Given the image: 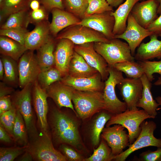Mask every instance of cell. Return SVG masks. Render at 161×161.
Here are the masks:
<instances>
[{"mask_svg":"<svg viewBox=\"0 0 161 161\" xmlns=\"http://www.w3.org/2000/svg\"><path fill=\"white\" fill-rule=\"evenodd\" d=\"M50 125L53 139L57 143L66 144L77 149L82 148L78 124L72 117L58 109H54Z\"/></svg>","mask_w":161,"mask_h":161,"instance_id":"obj_1","label":"cell"},{"mask_svg":"<svg viewBox=\"0 0 161 161\" xmlns=\"http://www.w3.org/2000/svg\"><path fill=\"white\" fill-rule=\"evenodd\" d=\"M72 102L77 116L83 120L104 109L103 92L82 91L75 89Z\"/></svg>","mask_w":161,"mask_h":161,"instance_id":"obj_2","label":"cell"},{"mask_svg":"<svg viewBox=\"0 0 161 161\" xmlns=\"http://www.w3.org/2000/svg\"><path fill=\"white\" fill-rule=\"evenodd\" d=\"M148 118H153L143 109L139 110L138 108L127 109L121 113L112 115L106 123V126L118 124L126 128L128 131L129 142L131 144L133 143L140 134L142 123Z\"/></svg>","mask_w":161,"mask_h":161,"instance_id":"obj_3","label":"cell"},{"mask_svg":"<svg viewBox=\"0 0 161 161\" xmlns=\"http://www.w3.org/2000/svg\"><path fill=\"white\" fill-rule=\"evenodd\" d=\"M94 48L105 60L108 65L125 61H134L131 54L129 46L127 43L120 39L114 38L108 43H94Z\"/></svg>","mask_w":161,"mask_h":161,"instance_id":"obj_4","label":"cell"},{"mask_svg":"<svg viewBox=\"0 0 161 161\" xmlns=\"http://www.w3.org/2000/svg\"><path fill=\"white\" fill-rule=\"evenodd\" d=\"M109 76L105 80L103 94L104 110L112 115L121 113L127 109L124 102L117 97L115 92L116 86L124 78L122 72L114 67L108 65Z\"/></svg>","mask_w":161,"mask_h":161,"instance_id":"obj_5","label":"cell"},{"mask_svg":"<svg viewBox=\"0 0 161 161\" xmlns=\"http://www.w3.org/2000/svg\"><path fill=\"white\" fill-rule=\"evenodd\" d=\"M33 83L26 86L15 95L13 105L22 115L26 125L30 142L38 135L32 106V87Z\"/></svg>","mask_w":161,"mask_h":161,"instance_id":"obj_6","label":"cell"},{"mask_svg":"<svg viewBox=\"0 0 161 161\" xmlns=\"http://www.w3.org/2000/svg\"><path fill=\"white\" fill-rule=\"evenodd\" d=\"M29 143L27 150L33 160L38 161H66L62 154L54 147L49 134L41 132Z\"/></svg>","mask_w":161,"mask_h":161,"instance_id":"obj_7","label":"cell"},{"mask_svg":"<svg viewBox=\"0 0 161 161\" xmlns=\"http://www.w3.org/2000/svg\"><path fill=\"white\" fill-rule=\"evenodd\" d=\"M141 126V132L135 141L129 145L126 150L115 156L113 160L125 161L132 153L145 147H161V138H157L154 135V131L157 128L156 123L153 121H144Z\"/></svg>","mask_w":161,"mask_h":161,"instance_id":"obj_8","label":"cell"},{"mask_svg":"<svg viewBox=\"0 0 161 161\" xmlns=\"http://www.w3.org/2000/svg\"><path fill=\"white\" fill-rule=\"evenodd\" d=\"M64 38L70 40L75 45L89 42L108 43L110 40L99 32L88 27L77 24L66 28L56 37L58 40Z\"/></svg>","mask_w":161,"mask_h":161,"instance_id":"obj_9","label":"cell"},{"mask_svg":"<svg viewBox=\"0 0 161 161\" xmlns=\"http://www.w3.org/2000/svg\"><path fill=\"white\" fill-rule=\"evenodd\" d=\"M33 51L27 50L19 60L18 65L19 85L23 88L37 80L41 70Z\"/></svg>","mask_w":161,"mask_h":161,"instance_id":"obj_10","label":"cell"},{"mask_svg":"<svg viewBox=\"0 0 161 161\" xmlns=\"http://www.w3.org/2000/svg\"><path fill=\"white\" fill-rule=\"evenodd\" d=\"M153 34L152 32L140 25L130 13L128 17L125 30L121 34L114 35V38L125 40L129 46L131 55L134 56L136 49L143 40Z\"/></svg>","mask_w":161,"mask_h":161,"instance_id":"obj_11","label":"cell"},{"mask_svg":"<svg viewBox=\"0 0 161 161\" xmlns=\"http://www.w3.org/2000/svg\"><path fill=\"white\" fill-rule=\"evenodd\" d=\"M125 128L120 124L104 128L101 136L111 149L114 157L123 152V150L130 145L128 133Z\"/></svg>","mask_w":161,"mask_h":161,"instance_id":"obj_12","label":"cell"},{"mask_svg":"<svg viewBox=\"0 0 161 161\" xmlns=\"http://www.w3.org/2000/svg\"><path fill=\"white\" fill-rule=\"evenodd\" d=\"M112 11L94 14L85 17L77 25L88 27L103 34L107 38H114L113 30L115 19Z\"/></svg>","mask_w":161,"mask_h":161,"instance_id":"obj_13","label":"cell"},{"mask_svg":"<svg viewBox=\"0 0 161 161\" xmlns=\"http://www.w3.org/2000/svg\"><path fill=\"white\" fill-rule=\"evenodd\" d=\"M94 42L75 45V51L82 56L87 63L100 74L103 80L108 78V64L104 59L95 49Z\"/></svg>","mask_w":161,"mask_h":161,"instance_id":"obj_14","label":"cell"},{"mask_svg":"<svg viewBox=\"0 0 161 161\" xmlns=\"http://www.w3.org/2000/svg\"><path fill=\"white\" fill-rule=\"evenodd\" d=\"M159 0H145L137 2L131 13L137 22L147 29L159 17L157 11Z\"/></svg>","mask_w":161,"mask_h":161,"instance_id":"obj_15","label":"cell"},{"mask_svg":"<svg viewBox=\"0 0 161 161\" xmlns=\"http://www.w3.org/2000/svg\"><path fill=\"white\" fill-rule=\"evenodd\" d=\"M33 99L34 106L37 117V122L41 132L49 134L47 119L48 96L46 89L42 87L37 80L33 83Z\"/></svg>","mask_w":161,"mask_h":161,"instance_id":"obj_16","label":"cell"},{"mask_svg":"<svg viewBox=\"0 0 161 161\" xmlns=\"http://www.w3.org/2000/svg\"><path fill=\"white\" fill-rule=\"evenodd\" d=\"M117 85L127 109L138 108L137 105L141 97L143 89L140 78H124Z\"/></svg>","mask_w":161,"mask_h":161,"instance_id":"obj_17","label":"cell"},{"mask_svg":"<svg viewBox=\"0 0 161 161\" xmlns=\"http://www.w3.org/2000/svg\"><path fill=\"white\" fill-rule=\"evenodd\" d=\"M60 81L76 90L82 91L103 92L105 86L99 72L89 77H74L68 75Z\"/></svg>","mask_w":161,"mask_h":161,"instance_id":"obj_18","label":"cell"},{"mask_svg":"<svg viewBox=\"0 0 161 161\" xmlns=\"http://www.w3.org/2000/svg\"><path fill=\"white\" fill-rule=\"evenodd\" d=\"M59 40L54 52L55 66L63 77L68 75L70 64L75 52V44L68 39Z\"/></svg>","mask_w":161,"mask_h":161,"instance_id":"obj_19","label":"cell"},{"mask_svg":"<svg viewBox=\"0 0 161 161\" xmlns=\"http://www.w3.org/2000/svg\"><path fill=\"white\" fill-rule=\"evenodd\" d=\"M46 90L48 97L51 98L59 108H69L77 116L72 103L75 90L73 88L59 81L51 84Z\"/></svg>","mask_w":161,"mask_h":161,"instance_id":"obj_20","label":"cell"},{"mask_svg":"<svg viewBox=\"0 0 161 161\" xmlns=\"http://www.w3.org/2000/svg\"><path fill=\"white\" fill-rule=\"evenodd\" d=\"M49 24L45 21L36 24L34 29L27 33L25 46L27 50H37L50 38Z\"/></svg>","mask_w":161,"mask_h":161,"instance_id":"obj_21","label":"cell"},{"mask_svg":"<svg viewBox=\"0 0 161 161\" xmlns=\"http://www.w3.org/2000/svg\"><path fill=\"white\" fill-rule=\"evenodd\" d=\"M52 19L49 24L50 32L54 36L62 30L77 24L81 21L73 14L64 10L54 8L51 10Z\"/></svg>","mask_w":161,"mask_h":161,"instance_id":"obj_22","label":"cell"},{"mask_svg":"<svg viewBox=\"0 0 161 161\" xmlns=\"http://www.w3.org/2000/svg\"><path fill=\"white\" fill-rule=\"evenodd\" d=\"M150 41L141 43L138 47L134 56L137 61H143L157 58H161V41L158 36L153 34L150 36Z\"/></svg>","mask_w":161,"mask_h":161,"instance_id":"obj_23","label":"cell"},{"mask_svg":"<svg viewBox=\"0 0 161 161\" xmlns=\"http://www.w3.org/2000/svg\"><path fill=\"white\" fill-rule=\"evenodd\" d=\"M140 78L143 86V89L141 97L137 104V107L142 108L153 118H154L157 115L156 111L160 105L153 98L151 92V82L145 74Z\"/></svg>","mask_w":161,"mask_h":161,"instance_id":"obj_24","label":"cell"},{"mask_svg":"<svg viewBox=\"0 0 161 161\" xmlns=\"http://www.w3.org/2000/svg\"><path fill=\"white\" fill-rule=\"evenodd\" d=\"M145 0H126L111 14L115 19V24L113 30L114 35L123 33L125 30L128 17L134 5L138 2Z\"/></svg>","mask_w":161,"mask_h":161,"instance_id":"obj_25","label":"cell"},{"mask_svg":"<svg viewBox=\"0 0 161 161\" xmlns=\"http://www.w3.org/2000/svg\"><path fill=\"white\" fill-rule=\"evenodd\" d=\"M98 72L75 51L70 64L68 75L74 77H89Z\"/></svg>","mask_w":161,"mask_h":161,"instance_id":"obj_26","label":"cell"},{"mask_svg":"<svg viewBox=\"0 0 161 161\" xmlns=\"http://www.w3.org/2000/svg\"><path fill=\"white\" fill-rule=\"evenodd\" d=\"M55 45L54 41L50 37L47 42L37 49L36 56L41 71L48 70L55 66Z\"/></svg>","mask_w":161,"mask_h":161,"instance_id":"obj_27","label":"cell"},{"mask_svg":"<svg viewBox=\"0 0 161 161\" xmlns=\"http://www.w3.org/2000/svg\"><path fill=\"white\" fill-rule=\"evenodd\" d=\"M27 50L25 45L8 37L0 36V52L2 55L17 61Z\"/></svg>","mask_w":161,"mask_h":161,"instance_id":"obj_28","label":"cell"},{"mask_svg":"<svg viewBox=\"0 0 161 161\" xmlns=\"http://www.w3.org/2000/svg\"><path fill=\"white\" fill-rule=\"evenodd\" d=\"M29 9L22 10L10 15L1 25L0 29H27L30 23Z\"/></svg>","mask_w":161,"mask_h":161,"instance_id":"obj_29","label":"cell"},{"mask_svg":"<svg viewBox=\"0 0 161 161\" xmlns=\"http://www.w3.org/2000/svg\"><path fill=\"white\" fill-rule=\"evenodd\" d=\"M30 0H3L0 3V22L10 15L22 10L29 9Z\"/></svg>","mask_w":161,"mask_h":161,"instance_id":"obj_30","label":"cell"},{"mask_svg":"<svg viewBox=\"0 0 161 161\" xmlns=\"http://www.w3.org/2000/svg\"><path fill=\"white\" fill-rule=\"evenodd\" d=\"M112 114L104 110L95 117L91 129V139L94 146L97 145L100 142V135L105 125L111 118Z\"/></svg>","mask_w":161,"mask_h":161,"instance_id":"obj_31","label":"cell"},{"mask_svg":"<svg viewBox=\"0 0 161 161\" xmlns=\"http://www.w3.org/2000/svg\"><path fill=\"white\" fill-rule=\"evenodd\" d=\"M13 137L19 145L22 146L28 145V135L25 122L22 115L17 109Z\"/></svg>","mask_w":161,"mask_h":161,"instance_id":"obj_32","label":"cell"},{"mask_svg":"<svg viewBox=\"0 0 161 161\" xmlns=\"http://www.w3.org/2000/svg\"><path fill=\"white\" fill-rule=\"evenodd\" d=\"M111 66L124 72L127 77L140 78L144 74L138 61H125L116 64Z\"/></svg>","mask_w":161,"mask_h":161,"instance_id":"obj_33","label":"cell"},{"mask_svg":"<svg viewBox=\"0 0 161 161\" xmlns=\"http://www.w3.org/2000/svg\"><path fill=\"white\" fill-rule=\"evenodd\" d=\"M1 59L4 68L3 80L10 84L16 83L18 76V65L16 61L9 57L3 55Z\"/></svg>","mask_w":161,"mask_h":161,"instance_id":"obj_34","label":"cell"},{"mask_svg":"<svg viewBox=\"0 0 161 161\" xmlns=\"http://www.w3.org/2000/svg\"><path fill=\"white\" fill-rule=\"evenodd\" d=\"M106 141L102 138L98 147L94 149L93 154L88 158L84 159L85 161H110L113 160L114 156L111 150Z\"/></svg>","mask_w":161,"mask_h":161,"instance_id":"obj_35","label":"cell"},{"mask_svg":"<svg viewBox=\"0 0 161 161\" xmlns=\"http://www.w3.org/2000/svg\"><path fill=\"white\" fill-rule=\"evenodd\" d=\"M62 78L60 72L55 66L41 71L37 80L41 86L46 89L54 83L60 81Z\"/></svg>","mask_w":161,"mask_h":161,"instance_id":"obj_36","label":"cell"},{"mask_svg":"<svg viewBox=\"0 0 161 161\" xmlns=\"http://www.w3.org/2000/svg\"><path fill=\"white\" fill-rule=\"evenodd\" d=\"M67 11L78 18L83 19L88 6L87 0H63Z\"/></svg>","mask_w":161,"mask_h":161,"instance_id":"obj_37","label":"cell"},{"mask_svg":"<svg viewBox=\"0 0 161 161\" xmlns=\"http://www.w3.org/2000/svg\"><path fill=\"white\" fill-rule=\"evenodd\" d=\"M88 6L85 13V17L94 14L109 11H113V8L107 0H87Z\"/></svg>","mask_w":161,"mask_h":161,"instance_id":"obj_38","label":"cell"},{"mask_svg":"<svg viewBox=\"0 0 161 161\" xmlns=\"http://www.w3.org/2000/svg\"><path fill=\"white\" fill-rule=\"evenodd\" d=\"M28 146L10 148L1 147L0 161H13L27 150Z\"/></svg>","mask_w":161,"mask_h":161,"instance_id":"obj_39","label":"cell"},{"mask_svg":"<svg viewBox=\"0 0 161 161\" xmlns=\"http://www.w3.org/2000/svg\"><path fill=\"white\" fill-rule=\"evenodd\" d=\"M13 108L0 115V123L10 136L13 137V129L15 122L16 109Z\"/></svg>","mask_w":161,"mask_h":161,"instance_id":"obj_40","label":"cell"},{"mask_svg":"<svg viewBox=\"0 0 161 161\" xmlns=\"http://www.w3.org/2000/svg\"><path fill=\"white\" fill-rule=\"evenodd\" d=\"M141 65L144 74L151 82L154 78L153 74L158 73L161 77V60L159 61H150L149 60L137 61Z\"/></svg>","mask_w":161,"mask_h":161,"instance_id":"obj_41","label":"cell"},{"mask_svg":"<svg viewBox=\"0 0 161 161\" xmlns=\"http://www.w3.org/2000/svg\"><path fill=\"white\" fill-rule=\"evenodd\" d=\"M27 29H0V35L8 37L25 45Z\"/></svg>","mask_w":161,"mask_h":161,"instance_id":"obj_42","label":"cell"},{"mask_svg":"<svg viewBox=\"0 0 161 161\" xmlns=\"http://www.w3.org/2000/svg\"><path fill=\"white\" fill-rule=\"evenodd\" d=\"M59 149L61 152L66 159L67 161L83 160V159L80 154L67 144H61L59 147Z\"/></svg>","mask_w":161,"mask_h":161,"instance_id":"obj_43","label":"cell"},{"mask_svg":"<svg viewBox=\"0 0 161 161\" xmlns=\"http://www.w3.org/2000/svg\"><path fill=\"white\" fill-rule=\"evenodd\" d=\"M47 11L43 6L39 8L29 12L30 23L36 24L41 22L47 21L48 15Z\"/></svg>","mask_w":161,"mask_h":161,"instance_id":"obj_44","label":"cell"},{"mask_svg":"<svg viewBox=\"0 0 161 161\" xmlns=\"http://www.w3.org/2000/svg\"><path fill=\"white\" fill-rule=\"evenodd\" d=\"M139 160L141 161H161V147H158L154 151L148 150L139 155Z\"/></svg>","mask_w":161,"mask_h":161,"instance_id":"obj_45","label":"cell"},{"mask_svg":"<svg viewBox=\"0 0 161 161\" xmlns=\"http://www.w3.org/2000/svg\"><path fill=\"white\" fill-rule=\"evenodd\" d=\"M43 6L47 10L51 11L54 8L64 10L63 0H40Z\"/></svg>","mask_w":161,"mask_h":161,"instance_id":"obj_46","label":"cell"},{"mask_svg":"<svg viewBox=\"0 0 161 161\" xmlns=\"http://www.w3.org/2000/svg\"><path fill=\"white\" fill-rule=\"evenodd\" d=\"M13 106L10 95L0 97V115L5 112L11 109Z\"/></svg>","mask_w":161,"mask_h":161,"instance_id":"obj_47","label":"cell"},{"mask_svg":"<svg viewBox=\"0 0 161 161\" xmlns=\"http://www.w3.org/2000/svg\"><path fill=\"white\" fill-rule=\"evenodd\" d=\"M158 36L161 35V15L147 29Z\"/></svg>","mask_w":161,"mask_h":161,"instance_id":"obj_48","label":"cell"},{"mask_svg":"<svg viewBox=\"0 0 161 161\" xmlns=\"http://www.w3.org/2000/svg\"><path fill=\"white\" fill-rule=\"evenodd\" d=\"M10 135L6 129L0 124V140L3 142L9 143L12 142Z\"/></svg>","mask_w":161,"mask_h":161,"instance_id":"obj_49","label":"cell"},{"mask_svg":"<svg viewBox=\"0 0 161 161\" xmlns=\"http://www.w3.org/2000/svg\"><path fill=\"white\" fill-rule=\"evenodd\" d=\"M33 160L32 156L31 153L27 150L17 160L20 161H31Z\"/></svg>","mask_w":161,"mask_h":161,"instance_id":"obj_50","label":"cell"},{"mask_svg":"<svg viewBox=\"0 0 161 161\" xmlns=\"http://www.w3.org/2000/svg\"><path fill=\"white\" fill-rule=\"evenodd\" d=\"M40 0H30L29 3V9L31 10H35L39 8L40 6Z\"/></svg>","mask_w":161,"mask_h":161,"instance_id":"obj_51","label":"cell"},{"mask_svg":"<svg viewBox=\"0 0 161 161\" xmlns=\"http://www.w3.org/2000/svg\"><path fill=\"white\" fill-rule=\"evenodd\" d=\"M11 89L4 86V85L1 83L0 97L9 95L11 93Z\"/></svg>","mask_w":161,"mask_h":161,"instance_id":"obj_52","label":"cell"},{"mask_svg":"<svg viewBox=\"0 0 161 161\" xmlns=\"http://www.w3.org/2000/svg\"><path fill=\"white\" fill-rule=\"evenodd\" d=\"M107 1L112 7L117 8L123 3L125 0H107Z\"/></svg>","mask_w":161,"mask_h":161,"instance_id":"obj_53","label":"cell"},{"mask_svg":"<svg viewBox=\"0 0 161 161\" xmlns=\"http://www.w3.org/2000/svg\"><path fill=\"white\" fill-rule=\"evenodd\" d=\"M4 75V66L2 60L1 58L0 59V79L1 80H3Z\"/></svg>","mask_w":161,"mask_h":161,"instance_id":"obj_54","label":"cell"},{"mask_svg":"<svg viewBox=\"0 0 161 161\" xmlns=\"http://www.w3.org/2000/svg\"><path fill=\"white\" fill-rule=\"evenodd\" d=\"M154 84L156 86L161 85V77L158 78V80L154 83Z\"/></svg>","mask_w":161,"mask_h":161,"instance_id":"obj_55","label":"cell"},{"mask_svg":"<svg viewBox=\"0 0 161 161\" xmlns=\"http://www.w3.org/2000/svg\"><path fill=\"white\" fill-rule=\"evenodd\" d=\"M159 5L157 11V14L160 15H161V0H159Z\"/></svg>","mask_w":161,"mask_h":161,"instance_id":"obj_56","label":"cell"},{"mask_svg":"<svg viewBox=\"0 0 161 161\" xmlns=\"http://www.w3.org/2000/svg\"><path fill=\"white\" fill-rule=\"evenodd\" d=\"M156 100L160 105L161 106V96H158L156 98Z\"/></svg>","mask_w":161,"mask_h":161,"instance_id":"obj_57","label":"cell"},{"mask_svg":"<svg viewBox=\"0 0 161 161\" xmlns=\"http://www.w3.org/2000/svg\"><path fill=\"white\" fill-rule=\"evenodd\" d=\"M3 0H0V3H1Z\"/></svg>","mask_w":161,"mask_h":161,"instance_id":"obj_58","label":"cell"},{"mask_svg":"<svg viewBox=\"0 0 161 161\" xmlns=\"http://www.w3.org/2000/svg\"><path fill=\"white\" fill-rule=\"evenodd\" d=\"M160 36H161V35H160Z\"/></svg>","mask_w":161,"mask_h":161,"instance_id":"obj_59","label":"cell"}]
</instances>
